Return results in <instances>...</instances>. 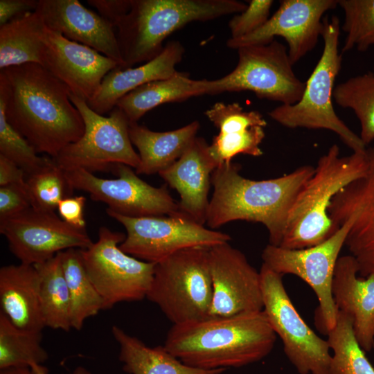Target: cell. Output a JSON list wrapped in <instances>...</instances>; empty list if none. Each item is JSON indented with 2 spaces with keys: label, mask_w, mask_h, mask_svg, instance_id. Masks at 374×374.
Wrapping results in <instances>:
<instances>
[{
  "label": "cell",
  "mask_w": 374,
  "mask_h": 374,
  "mask_svg": "<svg viewBox=\"0 0 374 374\" xmlns=\"http://www.w3.org/2000/svg\"><path fill=\"white\" fill-rule=\"evenodd\" d=\"M68 87L37 63L0 70L8 122L37 151L55 158L83 135L81 114Z\"/></svg>",
  "instance_id": "cell-1"
},
{
  "label": "cell",
  "mask_w": 374,
  "mask_h": 374,
  "mask_svg": "<svg viewBox=\"0 0 374 374\" xmlns=\"http://www.w3.org/2000/svg\"><path fill=\"white\" fill-rule=\"evenodd\" d=\"M276 340L261 310L174 324L163 346L189 366L226 369L260 361L271 352Z\"/></svg>",
  "instance_id": "cell-2"
},
{
  "label": "cell",
  "mask_w": 374,
  "mask_h": 374,
  "mask_svg": "<svg viewBox=\"0 0 374 374\" xmlns=\"http://www.w3.org/2000/svg\"><path fill=\"white\" fill-rule=\"evenodd\" d=\"M240 168L231 162L213 172V193L206 223L217 229L237 220L259 222L268 231L269 244L279 247L291 208L314 168L305 165L290 173L263 180L244 177L240 174Z\"/></svg>",
  "instance_id": "cell-3"
},
{
  "label": "cell",
  "mask_w": 374,
  "mask_h": 374,
  "mask_svg": "<svg viewBox=\"0 0 374 374\" xmlns=\"http://www.w3.org/2000/svg\"><path fill=\"white\" fill-rule=\"evenodd\" d=\"M247 7L235 0H132L115 28L123 68L157 57L163 42L188 23L238 14Z\"/></svg>",
  "instance_id": "cell-4"
},
{
  "label": "cell",
  "mask_w": 374,
  "mask_h": 374,
  "mask_svg": "<svg viewBox=\"0 0 374 374\" xmlns=\"http://www.w3.org/2000/svg\"><path fill=\"white\" fill-rule=\"evenodd\" d=\"M366 169L365 152L342 157L339 146L331 145L319 159L313 175L298 195L279 247L305 249L319 244L332 235L336 231L328 208L333 197L363 177Z\"/></svg>",
  "instance_id": "cell-5"
},
{
  "label": "cell",
  "mask_w": 374,
  "mask_h": 374,
  "mask_svg": "<svg viewBox=\"0 0 374 374\" xmlns=\"http://www.w3.org/2000/svg\"><path fill=\"white\" fill-rule=\"evenodd\" d=\"M340 21L337 16L323 18L322 54L305 82L303 94L294 105H280L268 113L285 127L327 130L335 132L353 152H364L366 146L359 135L337 115L332 105L335 82L341 66L339 52Z\"/></svg>",
  "instance_id": "cell-6"
},
{
  "label": "cell",
  "mask_w": 374,
  "mask_h": 374,
  "mask_svg": "<svg viewBox=\"0 0 374 374\" xmlns=\"http://www.w3.org/2000/svg\"><path fill=\"white\" fill-rule=\"evenodd\" d=\"M209 249H184L155 263L146 299L173 325L209 317L213 296Z\"/></svg>",
  "instance_id": "cell-7"
},
{
  "label": "cell",
  "mask_w": 374,
  "mask_h": 374,
  "mask_svg": "<svg viewBox=\"0 0 374 374\" xmlns=\"http://www.w3.org/2000/svg\"><path fill=\"white\" fill-rule=\"evenodd\" d=\"M70 99L82 117L84 132L53 158L57 165L64 171L82 169L91 173L112 170L116 164L136 169L140 157L132 146L130 122L125 113L115 107L109 116H104L71 93Z\"/></svg>",
  "instance_id": "cell-8"
},
{
  "label": "cell",
  "mask_w": 374,
  "mask_h": 374,
  "mask_svg": "<svg viewBox=\"0 0 374 374\" xmlns=\"http://www.w3.org/2000/svg\"><path fill=\"white\" fill-rule=\"evenodd\" d=\"M238 50L235 69L224 77L212 80L210 94L251 91L259 98L290 105L301 98L305 83L293 70L287 48L274 39L267 44Z\"/></svg>",
  "instance_id": "cell-9"
},
{
  "label": "cell",
  "mask_w": 374,
  "mask_h": 374,
  "mask_svg": "<svg viewBox=\"0 0 374 374\" xmlns=\"http://www.w3.org/2000/svg\"><path fill=\"white\" fill-rule=\"evenodd\" d=\"M352 222L353 217H348L332 235L315 246L289 249L269 244L262 253L263 263L273 271L282 276H296L312 289L319 301L314 324L326 335L337 323L339 310L332 294V282Z\"/></svg>",
  "instance_id": "cell-10"
},
{
  "label": "cell",
  "mask_w": 374,
  "mask_h": 374,
  "mask_svg": "<svg viewBox=\"0 0 374 374\" xmlns=\"http://www.w3.org/2000/svg\"><path fill=\"white\" fill-rule=\"evenodd\" d=\"M263 311L283 344L285 355L299 374H330L328 340L301 318L286 292L282 275L262 263L260 269Z\"/></svg>",
  "instance_id": "cell-11"
},
{
  "label": "cell",
  "mask_w": 374,
  "mask_h": 374,
  "mask_svg": "<svg viewBox=\"0 0 374 374\" xmlns=\"http://www.w3.org/2000/svg\"><path fill=\"white\" fill-rule=\"evenodd\" d=\"M124 233L106 226L88 248L80 249L87 273L103 301V310L123 301L146 299L155 263L137 259L123 251Z\"/></svg>",
  "instance_id": "cell-12"
},
{
  "label": "cell",
  "mask_w": 374,
  "mask_h": 374,
  "mask_svg": "<svg viewBox=\"0 0 374 374\" xmlns=\"http://www.w3.org/2000/svg\"><path fill=\"white\" fill-rule=\"evenodd\" d=\"M106 212L126 229L121 249L148 262L157 263L184 249L211 248L231 240L227 233L208 229L182 215L131 217L109 208Z\"/></svg>",
  "instance_id": "cell-13"
},
{
  "label": "cell",
  "mask_w": 374,
  "mask_h": 374,
  "mask_svg": "<svg viewBox=\"0 0 374 374\" xmlns=\"http://www.w3.org/2000/svg\"><path fill=\"white\" fill-rule=\"evenodd\" d=\"M112 170L118 178H100L82 169L64 171V174L73 190L87 192L91 199L106 204L107 208L122 215H179L177 202L170 195L166 185L152 186L125 164H116Z\"/></svg>",
  "instance_id": "cell-14"
},
{
  "label": "cell",
  "mask_w": 374,
  "mask_h": 374,
  "mask_svg": "<svg viewBox=\"0 0 374 374\" xmlns=\"http://www.w3.org/2000/svg\"><path fill=\"white\" fill-rule=\"evenodd\" d=\"M0 233L21 263L35 265L69 249H84L93 242L86 229L71 226L55 211L30 207L0 221Z\"/></svg>",
  "instance_id": "cell-15"
},
{
  "label": "cell",
  "mask_w": 374,
  "mask_h": 374,
  "mask_svg": "<svg viewBox=\"0 0 374 374\" xmlns=\"http://www.w3.org/2000/svg\"><path fill=\"white\" fill-rule=\"evenodd\" d=\"M337 0H282L278 10L253 33L229 38V48L267 44L282 37L294 65L317 45L323 30V15L337 6Z\"/></svg>",
  "instance_id": "cell-16"
},
{
  "label": "cell",
  "mask_w": 374,
  "mask_h": 374,
  "mask_svg": "<svg viewBox=\"0 0 374 374\" xmlns=\"http://www.w3.org/2000/svg\"><path fill=\"white\" fill-rule=\"evenodd\" d=\"M213 296L210 317L261 311L260 274L245 255L229 242L209 249Z\"/></svg>",
  "instance_id": "cell-17"
},
{
  "label": "cell",
  "mask_w": 374,
  "mask_h": 374,
  "mask_svg": "<svg viewBox=\"0 0 374 374\" xmlns=\"http://www.w3.org/2000/svg\"><path fill=\"white\" fill-rule=\"evenodd\" d=\"M365 153V175L341 190L328 209L335 225L353 217L345 246L355 259L358 276L362 278L374 274V142Z\"/></svg>",
  "instance_id": "cell-18"
},
{
  "label": "cell",
  "mask_w": 374,
  "mask_h": 374,
  "mask_svg": "<svg viewBox=\"0 0 374 374\" xmlns=\"http://www.w3.org/2000/svg\"><path fill=\"white\" fill-rule=\"evenodd\" d=\"M41 65L86 102L96 94L105 75L119 66L95 49L46 27Z\"/></svg>",
  "instance_id": "cell-19"
},
{
  "label": "cell",
  "mask_w": 374,
  "mask_h": 374,
  "mask_svg": "<svg viewBox=\"0 0 374 374\" xmlns=\"http://www.w3.org/2000/svg\"><path fill=\"white\" fill-rule=\"evenodd\" d=\"M36 10L47 28L95 49L124 67L114 26L79 1L38 0Z\"/></svg>",
  "instance_id": "cell-20"
},
{
  "label": "cell",
  "mask_w": 374,
  "mask_h": 374,
  "mask_svg": "<svg viewBox=\"0 0 374 374\" xmlns=\"http://www.w3.org/2000/svg\"><path fill=\"white\" fill-rule=\"evenodd\" d=\"M217 167L204 139L196 136L184 154L159 175L179 195V215L204 225L211 175Z\"/></svg>",
  "instance_id": "cell-21"
},
{
  "label": "cell",
  "mask_w": 374,
  "mask_h": 374,
  "mask_svg": "<svg viewBox=\"0 0 374 374\" xmlns=\"http://www.w3.org/2000/svg\"><path fill=\"white\" fill-rule=\"evenodd\" d=\"M218 129L209 145L210 154L217 167L232 162L238 154L260 157L267 121L258 111H244L238 103L218 102L205 112Z\"/></svg>",
  "instance_id": "cell-22"
},
{
  "label": "cell",
  "mask_w": 374,
  "mask_h": 374,
  "mask_svg": "<svg viewBox=\"0 0 374 374\" xmlns=\"http://www.w3.org/2000/svg\"><path fill=\"white\" fill-rule=\"evenodd\" d=\"M335 305L353 319V329L365 352L374 348V274L358 276V267L350 254L339 256L332 282Z\"/></svg>",
  "instance_id": "cell-23"
},
{
  "label": "cell",
  "mask_w": 374,
  "mask_h": 374,
  "mask_svg": "<svg viewBox=\"0 0 374 374\" xmlns=\"http://www.w3.org/2000/svg\"><path fill=\"white\" fill-rule=\"evenodd\" d=\"M184 51L179 41H170L157 57L144 64L134 68L117 66L105 75L96 94L87 103L100 115L110 112L122 97L134 89L175 74Z\"/></svg>",
  "instance_id": "cell-24"
},
{
  "label": "cell",
  "mask_w": 374,
  "mask_h": 374,
  "mask_svg": "<svg viewBox=\"0 0 374 374\" xmlns=\"http://www.w3.org/2000/svg\"><path fill=\"white\" fill-rule=\"evenodd\" d=\"M1 311L17 327L42 332L45 326L39 300V276L34 265L0 269Z\"/></svg>",
  "instance_id": "cell-25"
},
{
  "label": "cell",
  "mask_w": 374,
  "mask_h": 374,
  "mask_svg": "<svg viewBox=\"0 0 374 374\" xmlns=\"http://www.w3.org/2000/svg\"><path fill=\"white\" fill-rule=\"evenodd\" d=\"M199 127L195 121L177 130L154 132L137 123H130V138L140 157L136 173L150 175L168 168L186 150Z\"/></svg>",
  "instance_id": "cell-26"
},
{
  "label": "cell",
  "mask_w": 374,
  "mask_h": 374,
  "mask_svg": "<svg viewBox=\"0 0 374 374\" xmlns=\"http://www.w3.org/2000/svg\"><path fill=\"white\" fill-rule=\"evenodd\" d=\"M211 80H193L177 71L172 76L145 84L122 97L116 107L136 123L148 112L163 104L181 102L191 97L210 94Z\"/></svg>",
  "instance_id": "cell-27"
},
{
  "label": "cell",
  "mask_w": 374,
  "mask_h": 374,
  "mask_svg": "<svg viewBox=\"0 0 374 374\" xmlns=\"http://www.w3.org/2000/svg\"><path fill=\"white\" fill-rule=\"evenodd\" d=\"M112 333L119 345V360L130 374H221L226 368L204 370L189 366L163 346H147L138 338L113 326Z\"/></svg>",
  "instance_id": "cell-28"
},
{
  "label": "cell",
  "mask_w": 374,
  "mask_h": 374,
  "mask_svg": "<svg viewBox=\"0 0 374 374\" xmlns=\"http://www.w3.org/2000/svg\"><path fill=\"white\" fill-rule=\"evenodd\" d=\"M45 29L36 10L0 26V70L26 63L41 65Z\"/></svg>",
  "instance_id": "cell-29"
},
{
  "label": "cell",
  "mask_w": 374,
  "mask_h": 374,
  "mask_svg": "<svg viewBox=\"0 0 374 374\" xmlns=\"http://www.w3.org/2000/svg\"><path fill=\"white\" fill-rule=\"evenodd\" d=\"M34 266L39 276V300L45 326L69 331L72 328L71 299L60 252Z\"/></svg>",
  "instance_id": "cell-30"
},
{
  "label": "cell",
  "mask_w": 374,
  "mask_h": 374,
  "mask_svg": "<svg viewBox=\"0 0 374 374\" xmlns=\"http://www.w3.org/2000/svg\"><path fill=\"white\" fill-rule=\"evenodd\" d=\"M60 254L71 299V326L80 330L87 319L103 310V301L87 273L80 249H69Z\"/></svg>",
  "instance_id": "cell-31"
},
{
  "label": "cell",
  "mask_w": 374,
  "mask_h": 374,
  "mask_svg": "<svg viewBox=\"0 0 374 374\" xmlns=\"http://www.w3.org/2000/svg\"><path fill=\"white\" fill-rule=\"evenodd\" d=\"M42 339V332L21 329L0 312V370L42 365L48 358Z\"/></svg>",
  "instance_id": "cell-32"
},
{
  "label": "cell",
  "mask_w": 374,
  "mask_h": 374,
  "mask_svg": "<svg viewBox=\"0 0 374 374\" xmlns=\"http://www.w3.org/2000/svg\"><path fill=\"white\" fill-rule=\"evenodd\" d=\"M333 352L330 374H374V368L357 343L353 319L339 311L335 326L327 334Z\"/></svg>",
  "instance_id": "cell-33"
},
{
  "label": "cell",
  "mask_w": 374,
  "mask_h": 374,
  "mask_svg": "<svg viewBox=\"0 0 374 374\" xmlns=\"http://www.w3.org/2000/svg\"><path fill=\"white\" fill-rule=\"evenodd\" d=\"M337 105L351 109L358 118L359 137L368 147L374 142V73L352 77L337 84L333 91Z\"/></svg>",
  "instance_id": "cell-34"
},
{
  "label": "cell",
  "mask_w": 374,
  "mask_h": 374,
  "mask_svg": "<svg viewBox=\"0 0 374 374\" xmlns=\"http://www.w3.org/2000/svg\"><path fill=\"white\" fill-rule=\"evenodd\" d=\"M25 180L32 206L42 210L55 211L59 203L70 197L73 190L67 181L64 171L51 157H46L43 165L26 175Z\"/></svg>",
  "instance_id": "cell-35"
},
{
  "label": "cell",
  "mask_w": 374,
  "mask_h": 374,
  "mask_svg": "<svg viewBox=\"0 0 374 374\" xmlns=\"http://www.w3.org/2000/svg\"><path fill=\"white\" fill-rule=\"evenodd\" d=\"M337 4L344 12L341 28L346 33L341 52L374 46V0H337Z\"/></svg>",
  "instance_id": "cell-36"
},
{
  "label": "cell",
  "mask_w": 374,
  "mask_h": 374,
  "mask_svg": "<svg viewBox=\"0 0 374 374\" xmlns=\"http://www.w3.org/2000/svg\"><path fill=\"white\" fill-rule=\"evenodd\" d=\"M5 100L0 95V154L10 159L25 175L38 169L46 157L37 155L35 148L8 122L5 114Z\"/></svg>",
  "instance_id": "cell-37"
},
{
  "label": "cell",
  "mask_w": 374,
  "mask_h": 374,
  "mask_svg": "<svg viewBox=\"0 0 374 374\" xmlns=\"http://www.w3.org/2000/svg\"><path fill=\"white\" fill-rule=\"evenodd\" d=\"M272 0H251L247 8L235 15L229 22L231 38L249 35L262 27L269 19Z\"/></svg>",
  "instance_id": "cell-38"
},
{
  "label": "cell",
  "mask_w": 374,
  "mask_h": 374,
  "mask_svg": "<svg viewBox=\"0 0 374 374\" xmlns=\"http://www.w3.org/2000/svg\"><path fill=\"white\" fill-rule=\"evenodd\" d=\"M32 206L26 180L0 186V221L15 216Z\"/></svg>",
  "instance_id": "cell-39"
},
{
  "label": "cell",
  "mask_w": 374,
  "mask_h": 374,
  "mask_svg": "<svg viewBox=\"0 0 374 374\" xmlns=\"http://www.w3.org/2000/svg\"><path fill=\"white\" fill-rule=\"evenodd\" d=\"M86 198L82 195L67 197L57 206L60 217L67 224L78 229H86L84 207Z\"/></svg>",
  "instance_id": "cell-40"
},
{
  "label": "cell",
  "mask_w": 374,
  "mask_h": 374,
  "mask_svg": "<svg viewBox=\"0 0 374 374\" xmlns=\"http://www.w3.org/2000/svg\"><path fill=\"white\" fill-rule=\"evenodd\" d=\"M87 3L114 28L132 6V0H88Z\"/></svg>",
  "instance_id": "cell-41"
},
{
  "label": "cell",
  "mask_w": 374,
  "mask_h": 374,
  "mask_svg": "<svg viewBox=\"0 0 374 374\" xmlns=\"http://www.w3.org/2000/svg\"><path fill=\"white\" fill-rule=\"evenodd\" d=\"M38 0H0V26L35 11Z\"/></svg>",
  "instance_id": "cell-42"
},
{
  "label": "cell",
  "mask_w": 374,
  "mask_h": 374,
  "mask_svg": "<svg viewBox=\"0 0 374 374\" xmlns=\"http://www.w3.org/2000/svg\"><path fill=\"white\" fill-rule=\"evenodd\" d=\"M25 172L17 164L0 154V186L25 181Z\"/></svg>",
  "instance_id": "cell-43"
},
{
  "label": "cell",
  "mask_w": 374,
  "mask_h": 374,
  "mask_svg": "<svg viewBox=\"0 0 374 374\" xmlns=\"http://www.w3.org/2000/svg\"><path fill=\"white\" fill-rule=\"evenodd\" d=\"M0 374H36L29 366L11 367L0 370Z\"/></svg>",
  "instance_id": "cell-44"
},
{
  "label": "cell",
  "mask_w": 374,
  "mask_h": 374,
  "mask_svg": "<svg viewBox=\"0 0 374 374\" xmlns=\"http://www.w3.org/2000/svg\"><path fill=\"white\" fill-rule=\"evenodd\" d=\"M36 374H47L48 370L42 365H33L30 366ZM73 374H90L85 368L78 367L73 372Z\"/></svg>",
  "instance_id": "cell-45"
}]
</instances>
